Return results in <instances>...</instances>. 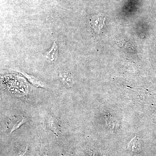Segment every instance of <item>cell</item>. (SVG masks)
I'll list each match as a JSON object with an SVG mask.
<instances>
[{
	"label": "cell",
	"instance_id": "cell-1",
	"mask_svg": "<svg viewBox=\"0 0 156 156\" xmlns=\"http://www.w3.org/2000/svg\"><path fill=\"white\" fill-rule=\"evenodd\" d=\"M105 17L101 14H92L89 17V22L93 33L99 34L103 28Z\"/></svg>",
	"mask_w": 156,
	"mask_h": 156
},
{
	"label": "cell",
	"instance_id": "cell-2",
	"mask_svg": "<svg viewBox=\"0 0 156 156\" xmlns=\"http://www.w3.org/2000/svg\"><path fill=\"white\" fill-rule=\"evenodd\" d=\"M58 45L56 40L54 39L52 47L44 54V58L50 63H54L58 58Z\"/></svg>",
	"mask_w": 156,
	"mask_h": 156
},
{
	"label": "cell",
	"instance_id": "cell-3",
	"mask_svg": "<svg viewBox=\"0 0 156 156\" xmlns=\"http://www.w3.org/2000/svg\"><path fill=\"white\" fill-rule=\"evenodd\" d=\"M58 77L62 83L66 88H71L74 84L72 75L69 72L65 71L61 73Z\"/></svg>",
	"mask_w": 156,
	"mask_h": 156
},
{
	"label": "cell",
	"instance_id": "cell-4",
	"mask_svg": "<svg viewBox=\"0 0 156 156\" xmlns=\"http://www.w3.org/2000/svg\"><path fill=\"white\" fill-rule=\"evenodd\" d=\"M128 148L134 153H138L141 151V143L138 136H136L131 140L128 144Z\"/></svg>",
	"mask_w": 156,
	"mask_h": 156
},
{
	"label": "cell",
	"instance_id": "cell-5",
	"mask_svg": "<svg viewBox=\"0 0 156 156\" xmlns=\"http://www.w3.org/2000/svg\"><path fill=\"white\" fill-rule=\"evenodd\" d=\"M25 118L22 117L20 118H16V119L12 120L9 124V128L10 129V132L12 133L13 131L17 130L23 124L26 122Z\"/></svg>",
	"mask_w": 156,
	"mask_h": 156
},
{
	"label": "cell",
	"instance_id": "cell-6",
	"mask_svg": "<svg viewBox=\"0 0 156 156\" xmlns=\"http://www.w3.org/2000/svg\"><path fill=\"white\" fill-rule=\"evenodd\" d=\"M23 74L24 76H25L26 77H27V79L29 80V81L31 83L33 84L35 86L37 87H44L45 88V85L44 83H42L41 81L39 80L34 77L33 76L29 75L26 73H22Z\"/></svg>",
	"mask_w": 156,
	"mask_h": 156
},
{
	"label": "cell",
	"instance_id": "cell-7",
	"mask_svg": "<svg viewBox=\"0 0 156 156\" xmlns=\"http://www.w3.org/2000/svg\"><path fill=\"white\" fill-rule=\"evenodd\" d=\"M55 122L54 119L53 118H50L49 120V126L50 130L53 131L54 133L56 132V126Z\"/></svg>",
	"mask_w": 156,
	"mask_h": 156
},
{
	"label": "cell",
	"instance_id": "cell-8",
	"mask_svg": "<svg viewBox=\"0 0 156 156\" xmlns=\"http://www.w3.org/2000/svg\"><path fill=\"white\" fill-rule=\"evenodd\" d=\"M66 1H69V0H66Z\"/></svg>",
	"mask_w": 156,
	"mask_h": 156
}]
</instances>
